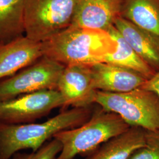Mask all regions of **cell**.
Returning a JSON list of instances; mask_svg holds the SVG:
<instances>
[{"label":"cell","mask_w":159,"mask_h":159,"mask_svg":"<svg viewBox=\"0 0 159 159\" xmlns=\"http://www.w3.org/2000/svg\"><path fill=\"white\" fill-rule=\"evenodd\" d=\"M43 55L63 66L103 63L116 48L108 31L70 26L42 43Z\"/></svg>","instance_id":"obj_1"},{"label":"cell","mask_w":159,"mask_h":159,"mask_svg":"<svg viewBox=\"0 0 159 159\" xmlns=\"http://www.w3.org/2000/svg\"><path fill=\"white\" fill-rule=\"evenodd\" d=\"M89 115L87 107H73L41 123L9 125L0 122V159H11L23 150L36 152L58 133L83 124Z\"/></svg>","instance_id":"obj_2"},{"label":"cell","mask_w":159,"mask_h":159,"mask_svg":"<svg viewBox=\"0 0 159 159\" xmlns=\"http://www.w3.org/2000/svg\"><path fill=\"white\" fill-rule=\"evenodd\" d=\"M130 127L117 114L102 109L79 127L61 131L54 136L62 146L56 159H73L77 155L91 153Z\"/></svg>","instance_id":"obj_3"},{"label":"cell","mask_w":159,"mask_h":159,"mask_svg":"<svg viewBox=\"0 0 159 159\" xmlns=\"http://www.w3.org/2000/svg\"><path fill=\"white\" fill-rule=\"evenodd\" d=\"M93 103L117 114L130 127L159 132V97L152 91L142 88L123 93L96 91Z\"/></svg>","instance_id":"obj_4"},{"label":"cell","mask_w":159,"mask_h":159,"mask_svg":"<svg viewBox=\"0 0 159 159\" xmlns=\"http://www.w3.org/2000/svg\"><path fill=\"white\" fill-rule=\"evenodd\" d=\"M25 35L43 43L68 28L79 0H23Z\"/></svg>","instance_id":"obj_5"},{"label":"cell","mask_w":159,"mask_h":159,"mask_svg":"<svg viewBox=\"0 0 159 159\" xmlns=\"http://www.w3.org/2000/svg\"><path fill=\"white\" fill-rule=\"evenodd\" d=\"M64 67L43 56L17 73L0 80V102L43 90H57Z\"/></svg>","instance_id":"obj_6"},{"label":"cell","mask_w":159,"mask_h":159,"mask_svg":"<svg viewBox=\"0 0 159 159\" xmlns=\"http://www.w3.org/2000/svg\"><path fill=\"white\" fill-rule=\"evenodd\" d=\"M64 103L57 90H43L0 102V122L9 125L34 123L52 110L64 107Z\"/></svg>","instance_id":"obj_7"},{"label":"cell","mask_w":159,"mask_h":159,"mask_svg":"<svg viewBox=\"0 0 159 159\" xmlns=\"http://www.w3.org/2000/svg\"><path fill=\"white\" fill-rule=\"evenodd\" d=\"M57 90L62 96L64 107H87L93 103L96 92L91 66H66L58 80Z\"/></svg>","instance_id":"obj_8"},{"label":"cell","mask_w":159,"mask_h":159,"mask_svg":"<svg viewBox=\"0 0 159 159\" xmlns=\"http://www.w3.org/2000/svg\"><path fill=\"white\" fill-rule=\"evenodd\" d=\"M124 0H79L70 26L107 31L121 17Z\"/></svg>","instance_id":"obj_9"},{"label":"cell","mask_w":159,"mask_h":159,"mask_svg":"<svg viewBox=\"0 0 159 159\" xmlns=\"http://www.w3.org/2000/svg\"><path fill=\"white\" fill-rule=\"evenodd\" d=\"M43 56L42 43L25 35L0 43V80L17 73Z\"/></svg>","instance_id":"obj_10"},{"label":"cell","mask_w":159,"mask_h":159,"mask_svg":"<svg viewBox=\"0 0 159 159\" xmlns=\"http://www.w3.org/2000/svg\"><path fill=\"white\" fill-rule=\"evenodd\" d=\"M91 70L96 91L127 93L140 88L147 80L134 71L104 62L91 66Z\"/></svg>","instance_id":"obj_11"},{"label":"cell","mask_w":159,"mask_h":159,"mask_svg":"<svg viewBox=\"0 0 159 159\" xmlns=\"http://www.w3.org/2000/svg\"><path fill=\"white\" fill-rule=\"evenodd\" d=\"M114 26L143 60L154 69L159 70V38L120 17Z\"/></svg>","instance_id":"obj_12"},{"label":"cell","mask_w":159,"mask_h":159,"mask_svg":"<svg viewBox=\"0 0 159 159\" xmlns=\"http://www.w3.org/2000/svg\"><path fill=\"white\" fill-rule=\"evenodd\" d=\"M146 133L143 129L130 127L91 152L84 159H129L146 145Z\"/></svg>","instance_id":"obj_13"},{"label":"cell","mask_w":159,"mask_h":159,"mask_svg":"<svg viewBox=\"0 0 159 159\" xmlns=\"http://www.w3.org/2000/svg\"><path fill=\"white\" fill-rule=\"evenodd\" d=\"M121 17L159 38V0H124Z\"/></svg>","instance_id":"obj_14"},{"label":"cell","mask_w":159,"mask_h":159,"mask_svg":"<svg viewBox=\"0 0 159 159\" xmlns=\"http://www.w3.org/2000/svg\"><path fill=\"white\" fill-rule=\"evenodd\" d=\"M107 31L116 41V48L107 56L104 63L129 69L147 79L153 75L156 71L137 54L114 25Z\"/></svg>","instance_id":"obj_15"},{"label":"cell","mask_w":159,"mask_h":159,"mask_svg":"<svg viewBox=\"0 0 159 159\" xmlns=\"http://www.w3.org/2000/svg\"><path fill=\"white\" fill-rule=\"evenodd\" d=\"M25 34L23 0H0V43Z\"/></svg>","instance_id":"obj_16"},{"label":"cell","mask_w":159,"mask_h":159,"mask_svg":"<svg viewBox=\"0 0 159 159\" xmlns=\"http://www.w3.org/2000/svg\"><path fill=\"white\" fill-rule=\"evenodd\" d=\"M62 148L61 143L54 139L47 142L36 152L31 153L17 152L11 159H56Z\"/></svg>","instance_id":"obj_17"},{"label":"cell","mask_w":159,"mask_h":159,"mask_svg":"<svg viewBox=\"0 0 159 159\" xmlns=\"http://www.w3.org/2000/svg\"><path fill=\"white\" fill-rule=\"evenodd\" d=\"M129 159H159V132L146 131L145 146L136 151Z\"/></svg>","instance_id":"obj_18"},{"label":"cell","mask_w":159,"mask_h":159,"mask_svg":"<svg viewBox=\"0 0 159 159\" xmlns=\"http://www.w3.org/2000/svg\"><path fill=\"white\" fill-rule=\"evenodd\" d=\"M140 88L152 91L159 97V70L156 71L150 79H147Z\"/></svg>","instance_id":"obj_19"}]
</instances>
